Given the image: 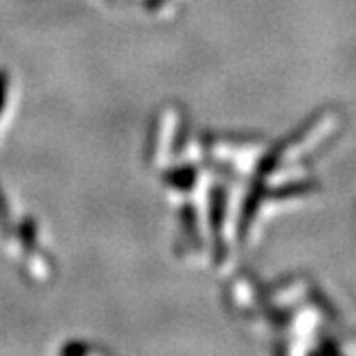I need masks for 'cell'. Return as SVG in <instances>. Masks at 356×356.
<instances>
[{
  "label": "cell",
  "instance_id": "obj_1",
  "mask_svg": "<svg viewBox=\"0 0 356 356\" xmlns=\"http://www.w3.org/2000/svg\"><path fill=\"white\" fill-rule=\"evenodd\" d=\"M4 93H6V76L0 74V109H2V102H4Z\"/></svg>",
  "mask_w": 356,
  "mask_h": 356
}]
</instances>
